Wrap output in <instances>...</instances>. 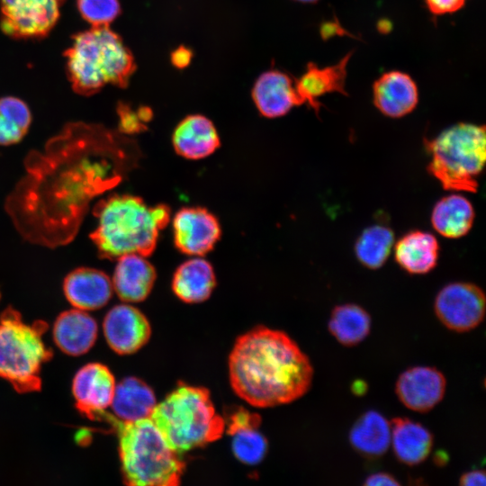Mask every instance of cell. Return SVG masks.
Returning <instances> with one entry per match:
<instances>
[{
    "label": "cell",
    "instance_id": "1",
    "mask_svg": "<svg viewBox=\"0 0 486 486\" xmlns=\"http://www.w3.org/2000/svg\"><path fill=\"white\" fill-rule=\"evenodd\" d=\"M235 393L256 408L290 403L310 389L313 368L284 332L256 327L238 337L229 356Z\"/></svg>",
    "mask_w": 486,
    "mask_h": 486
},
{
    "label": "cell",
    "instance_id": "2",
    "mask_svg": "<svg viewBox=\"0 0 486 486\" xmlns=\"http://www.w3.org/2000/svg\"><path fill=\"white\" fill-rule=\"evenodd\" d=\"M94 215L91 239L101 256L117 259L128 254L149 256L170 220V210L164 204L148 206L131 194H114L98 203Z\"/></svg>",
    "mask_w": 486,
    "mask_h": 486
},
{
    "label": "cell",
    "instance_id": "3",
    "mask_svg": "<svg viewBox=\"0 0 486 486\" xmlns=\"http://www.w3.org/2000/svg\"><path fill=\"white\" fill-rule=\"evenodd\" d=\"M104 420L116 432L122 474L130 486H176L184 464L172 450L149 418L123 421L103 410L94 420Z\"/></svg>",
    "mask_w": 486,
    "mask_h": 486
},
{
    "label": "cell",
    "instance_id": "4",
    "mask_svg": "<svg viewBox=\"0 0 486 486\" xmlns=\"http://www.w3.org/2000/svg\"><path fill=\"white\" fill-rule=\"evenodd\" d=\"M64 57L71 86L84 96L106 85L126 87L136 69L131 52L109 26H92L76 33Z\"/></svg>",
    "mask_w": 486,
    "mask_h": 486
},
{
    "label": "cell",
    "instance_id": "5",
    "mask_svg": "<svg viewBox=\"0 0 486 486\" xmlns=\"http://www.w3.org/2000/svg\"><path fill=\"white\" fill-rule=\"evenodd\" d=\"M149 418L178 454L221 437L226 421L203 387L181 384L154 407Z\"/></svg>",
    "mask_w": 486,
    "mask_h": 486
},
{
    "label": "cell",
    "instance_id": "6",
    "mask_svg": "<svg viewBox=\"0 0 486 486\" xmlns=\"http://www.w3.org/2000/svg\"><path fill=\"white\" fill-rule=\"evenodd\" d=\"M428 173L446 190L476 193L486 160L484 125L459 122L425 140Z\"/></svg>",
    "mask_w": 486,
    "mask_h": 486
},
{
    "label": "cell",
    "instance_id": "7",
    "mask_svg": "<svg viewBox=\"0 0 486 486\" xmlns=\"http://www.w3.org/2000/svg\"><path fill=\"white\" fill-rule=\"evenodd\" d=\"M47 328L42 320L24 322L11 307L0 315V378L18 392L40 389L42 365L52 356L42 338Z\"/></svg>",
    "mask_w": 486,
    "mask_h": 486
},
{
    "label": "cell",
    "instance_id": "8",
    "mask_svg": "<svg viewBox=\"0 0 486 486\" xmlns=\"http://www.w3.org/2000/svg\"><path fill=\"white\" fill-rule=\"evenodd\" d=\"M65 0H0V27L18 40L46 37L57 24Z\"/></svg>",
    "mask_w": 486,
    "mask_h": 486
},
{
    "label": "cell",
    "instance_id": "9",
    "mask_svg": "<svg viewBox=\"0 0 486 486\" xmlns=\"http://www.w3.org/2000/svg\"><path fill=\"white\" fill-rule=\"evenodd\" d=\"M485 306L483 291L467 282L445 285L436 294L434 303L437 319L455 332H466L476 328L484 318Z\"/></svg>",
    "mask_w": 486,
    "mask_h": 486
},
{
    "label": "cell",
    "instance_id": "10",
    "mask_svg": "<svg viewBox=\"0 0 486 486\" xmlns=\"http://www.w3.org/2000/svg\"><path fill=\"white\" fill-rule=\"evenodd\" d=\"M174 242L178 250L192 256L210 252L220 238L218 219L202 207H184L174 216Z\"/></svg>",
    "mask_w": 486,
    "mask_h": 486
},
{
    "label": "cell",
    "instance_id": "11",
    "mask_svg": "<svg viewBox=\"0 0 486 486\" xmlns=\"http://www.w3.org/2000/svg\"><path fill=\"white\" fill-rule=\"evenodd\" d=\"M103 329L109 346L119 355L137 352L151 336V326L146 316L127 303L109 310L104 319Z\"/></svg>",
    "mask_w": 486,
    "mask_h": 486
},
{
    "label": "cell",
    "instance_id": "12",
    "mask_svg": "<svg viewBox=\"0 0 486 486\" xmlns=\"http://www.w3.org/2000/svg\"><path fill=\"white\" fill-rule=\"evenodd\" d=\"M116 382L110 369L100 363L81 367L72 382L76 409L89 419L111 406Z\"/></svg>",
    "mask_w": 486,
    "mask_h": 486
},
{
    "label": "cell",
    "instance_id": "13",
    "mask_svg": "<svg viewBox=\"0 0 486 486\" xmlns=\"http://www.w3.org/2000/svg\"><path fill=\"white\" fill-rule=\"evenodd\" d=\"M446 387V378L436 368L413 366L399 376L395 392L408 409L428 412L443 400Z\"/></svg>",
    "mask_w": 486,
    "mask_h": 486
},
{
    "label": "cell",
    "instance_id": "14",
    "mask_svg": "<svg viewBox=\"0 0 486 486\" xmlns=\"http://www.w3.org/2000/svg\"><path fill=\"white\" fill-rule=\"evenodd\" d=\"M374 106L385 116L401 118L418 105V91L412 77L402 71L382 74L373 85Z\"/></svg>",
    "mask_w": 486,
    "mask_h": 486
},
{
    "label": "cell",
    "instance_id": "15",
    "mask_svg": "<svg viewBox=\"0 0 486 486\" xmlns=\"http://www.w3.org/2000/svg\"><path fill=\"white\" fill-rule=\"evenodd\" d=\"M252 97L259 112L266 118L284 116L294 106L304 104L294 81L279 70L263 73L254 85Z\"/></svg>",
    "mask_w": 486,
    "mask_h": 486
},
{
    "label": "cell",
    "instance_id": "16",
    "mask_svg": "<svg viewBox=\"0 0 486 486\" xmlns=\"http://www.w3.org/2000/svg\"><path fill=\"white\" fill-rule=\"evenodd\" d=\"M63 292L74 308L87 311L106 305L113 289L112 280L104 272L92 267H79L65 277Z\"/></svg>",
    "mask_w": 486,
    "mask_h": 486
},
{
    "label": "cell",
    "instance_id": "17",
    "mask_svg": "<svg viewBox=\"0 0 486 486\" xmlns=\"http://www.w3.org/2000/svg\"><path fill=\"white\" fill-rule=\"evenodd\" d=\"M146 257L140 254H128L117 258L112 284L122 302H140L149 295L157 274Z\"/></svg>",
    "mask_w": 486,
    "mask_h": 486
},
{
    "label": "cell",
    "instance_id": "18",
    "mask_svg": "<svg viewBox=\"0 0 486 486\" xmlns=\"http://www.w3.org/2000/svg\"><path fill=\"white\" fill-rule=\"evenodd\" d=\"M352 56L347 53L337 64L319 68L315 63L307 64L305 72L294 81V86L303 104L316 113L322 105L318 98L329 93L347 95L346 91V67Z\"/></svg>",
    "mask_w": 486,
    "mask_h": 486
},
{
    "label": "cell",
    "instance_id": "19",
    "mask_svg": "<svg viewBox=\"0 0 486 486\" xmlns=\"http://www.w3.org/2000/svg\"><path fill=\"white\" fill-rule=\"evenodd\" d=\"M261 418L243 408L235 410L227 422L235 457L245 464H257L267 451V441L258 431Z\"/></svg>",
    "mask_w": 486,
    "mask_h": 486
},
{
    "label": "cell",
    "instance_id": "20",
    "mask_svg": "<svg viewBox=\"0 0 486 486\" xmlns=\"http://www.w3.org/2000/svg\"><path fill=\"white\" fill-rule=\"evenodd\" d=\"M172 143L178 155L196 160L214 153L220 141L211 120L201 114H192L176 125Z\"/></svg>",
    "mask_w": 486,
    "mask_h": 486
},
{
    "label": "cell",
    "instance_id": "21",
    "mask_svg": "<svg viewBox=\"0 0 486 486\" xmlns=\"http://www.w3.org/2000/svg\"><path fill=\"white\" fill-rule=\"evenodd\" d=\"M98 334L95 320L87 311L72 309L61 312L53 326V338L65 354L78 356L89 351Z\"/></svg>",
    "mask_w": 486,
    "mask_h": 486
},
{
    "label": "cell",
    "instance_id": "22",
    "mask_svg": "<svg viewBox=\"0 0 486 486\" xmlns=\"http://www.w3.org/2000/svg\"><path fill=\"white\" fill-rule=\"evenodd\" d=\"M397 264L411 274H425L432 271L438 261L439 244L430 232L415 230L394 243Z\"/></svg>",
    "mask_w": 486,
    "mask_h": 486
},
{
    "label": "cell",
    "instance_id": "23",
    "mask_svg": "<svg viewBox=\"0 0 486 486\" xmlns=\"http://www.w3.org/2000/svg\"><path fill=\"white\" fill-rule=\"evenodd\" d=\"M216 285L212 266L202 256H194L182 263L172 279V290L186 303L206 301Z\"/></svg>",
    "mask_w": 486,
    "mask_h": 486
},
{
    "label": "cell",
    "instance_id": "24",
    "mask_svg": "<svg viewBox=\"0 0 486 486\" xmlns=\"http://www.w3.org/2000/svg\"><path fill=\"white\" fill-rule=\"evenodd\" d=\"M391 443L396 458L407 465H417L428 456L433 436L422 424L408 418H397L391 424Z\"/></svg>",
    "mask_w": 486,
    "mask_h": 486
},
{
    "label": "cell",
    "instance_id": "25",
    "mask_svg": "<svg viewBox=\"0 0 486 486\" xmlns=\"http://www.w3.org/2000/svg\"><path fill=\"white\" fill-rule=\"evenodd\" d=\"M475 211L472 202L464 195L451 194L439 199L431 212L434 230L447 238H459L472 229Z\"/></svg>",
    "mask_w": 486,
    "mask_h": 486
},
{
    "label": "cell",
    "instance_id": "26",
    "mask_svg": "<svg viewBox=\"0 0 486 486\" xmlns=\"http://www.w3.org/2000/svg\"><path fill=\"white\" fill-rule=\"evenodd\" d=\"M156 404L153 390L142 380L130 376L116 384L111 406L121 420L135 421L149 418Z\"/></svg>",
    "mask_w": 486,
    "mask_h": 486
},
{
    "label": "cell",
    "instance_id": "27",
    "mask_svg": "<svg viewBox=\"0 0 486 486\" xmlns=\"http://www.w3.org/2000/svg\"><path fill=\"white\" fill-rule=\"evenodd\" d=\"M392 428L388 419L380 412L368 410L352 426L349 441L356 451L365 457H379L391 444Z\"/></svg>",
    "mask_w": 486,
    "mask_h": 486
},
{
    "label": "cell",
    "instance_id": "28",
    "mask_svg": "<svg viewBox=\"0 0 486 486\" xmlns=\"http://www.w3.org/2000/svg\"><path fill=\"white\" fill-rule=\"evenodd\" d=\"M371 329V317L361 306L346 303L334 307L328 330L342 345L352 346L362 342Z\"/></svg>",
    "mask_w": 486,
    "mask_h": 486
},
{
    "label": "cell",
    "instance_id": "29",
    "mask_svg": "<svg viewBox=\"0 0 486 486\" xmlns=\"http://www.w3.org/2000/svg\"><path fill=\"white\" fill-rule=\"evenodd\" d=\"M393 230L383 224L365 228L356 238L355 254L366 268L375 270L387 261L394 246Z\"/></svg>",
    "mask_w": 486,
    "mask_h": 486
},
{
    "label": "cell",
    "instance_id": "30",
    "mask_svg": "<svg viewBox=\"0 0 486 486\" xmlns=\"http://www.w3.org/2000/svg\"><path fill=\"white\" fill-rule=\"evenodd\" d=\"M32 123L28 105L20 98H0V145L10 146L21 141Z\"/></svg>",
    "mask_w": 486,
    "mask_h": 486
},
{
    "label": "cell",
    "instance_id": "31",
    "mask_svg": "<svg viewBox=\"0 0 486 486\" xmlns=\"http://www.w3.org/2000/svg\"><path fill=\"white\" fill-rule=\"evenodd\" d=\"M84 20L92 26H109L121 13L119 0H76Z\"/></svg>",
    "mask_w": 486,
    "mask_h": 486
},
{
    "label": "cell",
    "instance_id": "32",
    "mask_svg": "<svg viewBox=\"0 0 486 486\" xmlns=\"http://www.w3.org/2000/svg\"><path fill=\"white\" fill-rule=\"evenodd\" d=\"M119 129L124 133H134L141 130L145 126L138 112L132 111L129 105L120 104L118 105Z\"/></svg>",
    "mask_w": 486,
    "mask_h": 486
},
{
    "label": "cell",
    "instance_id": "33",
    "mask_svg": "<svg viewBox=\"0 0 486 486\" xmlns=\"http://www.w3.org/2000/svg\"><path fill=\"white\" fill-rule=\"evenodd\" d=\"M467 0H425L429 12L435 15L453 14L464 7Z\"/></svg>",
    "mask_w": 486,
    "mask_h": 486
},
{
    "label": "cell",
    "instance_id": "34",
    "mask_svg": "<svg viewBox=\"0 0 486 486\" xmlns=\"http://www.w3.org/2000/svg\"><path fill=\"white\" fill-rule=\"evenodd\" d=\"M459 483L464 486H484L486 475L483 470H472L460 477Z\"/></svg>",
    "mask_w": 486,
    "mask_h": 486
},
{
    "label": "cell",
    "instance_id": "35",
    "mask_svg": "<svg viewBox=\"0 0 486 486\" xmlns=\"http://www.w3.org/2000/svg\"><path fill=\"white\" fill-rule=\"evenodd\" d=\"M400 482L397 479L388 472H375L366 477L364 485L374 486V485H399Z\"/></svg>",
    "mask_w": 486,
    "mask_h": 486
},
{
    "label": "cell",
    "instance_id": "36",
    "mask_svg": "<svg viewBox=\"0 0 486 486\" xmlns=\"http://www.w3.org/2000/svg\"><path fill=\"white\" fill-rule=\"evenodd\" d=\"M192 51L186 47H179L171 54V62L177 68H184L192 60Z\"/></svg>",
    "mask_w": 486,
    "mask_h": 486
},
{
    "label": "cell",
    "instance_id": "37",
    "mask_svg": "<svg viewBox=\"0 0 486 486\" xmlns=\"http://www.w3.org/2000/svg\"><path fill=\"white\" fill-rule=\"evenodd\" d=\"M295 1L303 3V4H314V3H317L319 0H295Z\"/></svg>",
    "mask_w": 486,
    "mask_h": 486
}]
</instances>
